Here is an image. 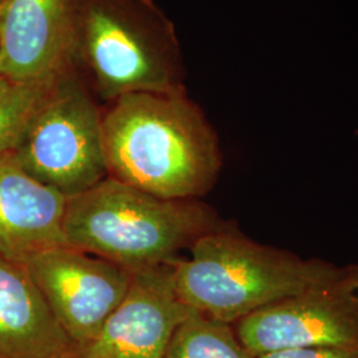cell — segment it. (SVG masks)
I'll return each instance as SVG.
<instances>
[{"instance_id": "6da1fadb", "label": "cell", "mask_w": 358, "mask_h": 358, "mask_svg": "<svg viewBox=\"0 0 358 358\" xmlns=\"http://www.w3.org/2000/svg\"><path fill=\"white\" fill-rule=\"evenodd\" d=\"M103 112L109 177L173 201H194L217 185L223 154L215 129L187 92H140Z\"/></svg>"}, {"instance_id": "7a4b0ae2", "label": "cell", "mask_w": 358, "mask_h": 358, "mask_svg": "<svg viewBox=\"0 0 358 358\" xmlns=\"http://www.w3.org/2000/svg\"><path fill=\"white\" fill-rule=\"evenodd\" d=\"M226 223L199 199H165L106 177L68 198L65 243L136 273L176 264L183 250Z\"/></svg>"}, {"instance_id": "3957f363", "label": "cell", "mask_w": 358, "mask_h": 358, "mask_svg": "<svg viewBox=\"0 0 358 358\" xmlns=\"http://www.w3.org/2000/svg\"><path fill=\"white\" fill-rule=\"evenodd\" d=\"M174 264L179 300L226 324L308 291L338 273L320 257L259 243L231 223L201 236Z\"/></svg>"}, {"instance_id": "277c9868", "label": "cell", "mask_w": 358, "mask_h": 358, "mask_svg": "<svg viewBox=\"0 0 358 358\" xmlns=\"http://www.w3.org/2000/svg\"><path fill=\"white\" fill-rule=\"evenodd\" d=\"M71 3L73 66L99 97L186 92L177 29L155 0Z\"/></svg>"}, {"instance_id": "5b68a950", "label": "cell", "mask_w": 358, "mask_h": 358, "mask_svg": "<svg viewBox=\"0 0 358 358\" xmlns=\"http://www.w3.org/2000/svg\"><path fill=\"white\" fill-rule=\"evenodd\" d=\"M13 153L29 176L68 198L109 177L103 110L75 66L52 83Z\"/></svg>"}, {"instance_id": "8992f818", "label": "cell", "mask_w": 358, "mask_h": 358, "mask_svg": "<svg viewBox=\"0 0 358 358\" xmlns=\"http://www.w3.org/2000/svg\"><path fill=\"white\" fill-rule=\"evenodd\" d=\"M255 358L312 348L358 346V264L327 282L262 308L232 324Z\"/></svg>"}, {"instance_id": "52a82bcc", "label": "cell", "mask_w": 358, "mask_h": 358, "mask_svg": "<svg viewBox=\"0 0 358 358\" xmlns=\"http://www.w3.org/2000/svg\"><path fill=\"white\" fill-rule=\"evenodd\" d=\"M24 266L73 345L99 333L133 279L128 269L66 244L29 257Z\"/></svg>"}, {"instance_id": "ba28073f", "label": "cell", "mask_w": 358, "mask_h": 358, "mask_svg": "<svg viewBox=\"0 0 358 358\" xmlns=\"http://www.w3.org/2000/svg\"><path fill=\"white\" fill-rule=\"evenodd\" d=\"M190 312L176 292L174 264L136 272L125 299L99 333L72 346L65 358H165Z\"/></svg>"}, {"instance_id": "9c48e42d", "label": "cell", "mask_w": 358, "mask_h": 358, "mask_svg": "<svg viewBox=\"0 0 358 358\" xmlns=\"http://www.w3.org/2000/svg\"><path fill=\"white\" fill-rule=\"evenodd\" d=\"M71 68V0H4L0 76L19 83H51Z\"/></svg>"}, {"instance_id": "30bf717a", "label": "cell", "mask_w": 358, "mask_h": 358, "mask_svg": "<svg viewBox=\"0 0 358 358\" xmlns=\"http://www.w3.org/2000/svg\"><path fill=\"white\" fill-rule=\"evenodd\" d=\"M68 196L29 176L13 152L0 155V256L26 263L64 245Z\"/></svg>"}, {"instance_id": "8fae6325", "label": "cell", "mask_w": 358, "mask_h": 358, "mask_svg": "<svg viewBox=\"0 0 358 358\" xmlns=\"http://www.w3.org/2000/svg\"><path fill=\"white\" fill-rule=\"evenodd\" d=\"M72 346L26 266L0 256V358H65Z\"/></svg>"}, {"instance_id": "7c38bea8", "label": "cell", "mask_w": 358, "mask_h": 358, "mask_svg": "<svg viewBox=\"0 0 358 358\" xmlns=\"http://www.w3.org/2000/svg\"><path fill=\"white\" fill-rule=\"evenodd\" d=\"M165 358H255L239 341L232 325L192 310L167 346Z\"/></svg>"}, {"instance_id": "4fadbf2b", "label": "cell", "mask_w": 358, "mask_h": 358, "mask_svg": "<svg viewBox=\"0 0 358 358\" xmlns=\"http://www.w3.org/2000/svg\"><path fill=\"white\" fill-rule=\"evenodd\" d=\"M53 81L19 83L0 76V155L16 149Z\"/></svg>"}, {"instance_id": "5bb4252c", "label": "cell", "mask_w": 358, "mask_h": 358, "mask_svg": "<svg viewBox=\"0 0 358 358\" xmlns=\"http://www.w3.org/2000/svg\"><path fill=\"white\" fill-rule=\"evenodd\" d=\"M259 358H358V346L282 350Z\"/></svg>"}, {"instance_id": "9a60e30c", "label": "cell", "mask_w": 358, "mask_h": 358, "mask_svg": "<svg viewBox=\"0 0 358 358\" xmlns=\"http://www.w3.org/2000/svg\"><path fill=\"white\" fill-rule=\"evenodd\" d=\"M3 3H4V0H0V6H1V4H3Z\"/></svg>"}, {"instance_id": "2e32d148", "label": "cell", "mask_w": 358, "mask_h": 358, "mask_svg": "<svg viewBox=\"0 0 358 358\" xmlns=\"http://www.w3.org/2000/svg\"><path fill=\"white\" fill-rule=\"evenodd\" d=\"M0 7H1V6H0Z\"/></svg>"}]
</instances>
